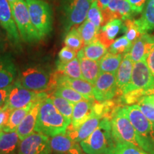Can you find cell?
Returning <instances> with one entry per match:
<instances>
[{
  "mask_svg": "<svg viewBox=\"0 0 154 154\" xmlns=\"http://www.w3.org/2000/svg\"><path fill=\"white\" fill-rule=\"evenodd\" d=\"M111 133L115 141L134 145L149 154H154L153 146L144 139L133 126L121 107L116 109L111 118Z\"/></svg>",
  "mask_w": 154,
  "mask_h": 154,
  "instance_id": "1",
  "label": "cell"
},
{
  "mask_svg": "<svg viewBox=\"0 0 154 154\" xmlns=\"http://www.w3.org/2000/svg\"><path fill=\"white\" fill-rule=\"evenodd\" d=\"M69 125L70 123L57 110L49 96L42 101L34 131L51 138L66 134Z\"/></svg>",
  "mask_w": 154,
  "mask_h": 154,
  "instance_id": "2",
  "label": "cell"
},
{
  "mask_svg": "<svg viewBox=\"0 0 154 154\" xmlns=\"http://www.w3.org/2000/svg\"><path fill=\"white\" fill-rule=\"evenodd\" d=\"M154 94V76L148 67L146 60L134 63L131 78L121 95L128 94L138 101L144 96Z\"/></svg>",
  "mask_w": 154,
  "mask_h": 154,
  "instance_id": "3",
  "label": "cell"
},
{
  "mask_svg": "<svg viewBox=\"0 0 154 154\" xmlns=\"http://www.w3.org/2000/svg\"><path fill=\"white\" fill-rule=\"evenodd\" d=\"M113 142L111 118L106 116L88 137L80 142V146L86 154H106Z\"/></svg>",
  "mask_w": 154,
  "mask_h": 154,
  "instance_id": "4",
  "label": "cell"
},
{
  "mask_svg": "<svg viewBox=\"0 0 154 154\" xmlns=\"http://www.w3.org/2000/svg\"><path fill=\"white\" fill-rule=\"evenodd\" d=\"M54 76L45 69L32 66L19 73L15 82L30 91L42 93L53 88Z\"/></svg>",
  "mask_w": 154,
  "mask_h": 154,
  "instance_id": "5",
  "label": "cell"
},
{
  "mask_svg": "<svg viewBox=\"0 0 154 154\" xmlns=\"http://www.w3.org/2000/svg\"><path fill=\"white\" fill-rule=\"evenodd\" d=\"M99 102L94 103L91 115L86 120L76 128L68 127L66 134L77 143H80L83 140L91 135L96 129L102 119L108 116L110 110V102Z\"/></svg>",
  "mask_w": 154,
  "mask_h": 154,
  "instance_id": "6",
  "label": "cell"
},
{
  "mask_svg": "<svg viewBox=\"0 0 154 154\" xmlns=\"http://www.w3.org/2000/svg\"><path fill=\"white\" fill-rule=\"evenodd\" d=\"M32 24L41 39L52 30V11L48 3L44 0H25Z\"/></svg>",
  "mask_w": 154,
  "mask_h": 154,
  "instance_id": "7",
  "label": "cell"
},
{
  "mask_svg": "<svg viewBox=\"0 0 154 154\" xmlns=\"http://www.w3.org/2000/svg\"><path fill=\"white\" fill-rule=\"evenodd\" d=\"M10 7L19 35L23 41L27 43H34L41 40L31 21L25 0H17Z\"/></svg>",
  "mask_w": 154,
  "mask_h": 154,
  "instance_id": "8",
  "label": "cell"
},
{
  "mask_svg": "<svg viewBox=\"0 0 154 154\" xmlns=\"http://www.w3.org/2000/svg\"><path fill=\"white\" fill-rule=\"evenodd\" d=\"M121 110L138 134L154 148V122L146 118L136 104L125 106Z\"/></svg>",
  "mask_w": 154,
  "mask_h": 154,
  "instance_id": "9",
  "label": "cell"
},
{
  "mask_svg": "<svg viewBox=\"0 0 154 154\" xmlns=\"http://www.w3.org/2000/svg\"><path fill=\"white\" fill-rule=\"evenodd\" d=\"M94 0H66L64 5L65 30L82 24L86 19L88 11Z\"/></svg>",
  "mask_w": 154,
  "mask_h": 154,
  "instance_id": "10",
  "label": "cell"
},
{
  "mask_svg": "<svg viewBox=\"0 0 154 154\" xmlns=\"http://www.w3.org/2000/svg\"><path fill=\"white\" fill-rule=\"evenodd\" d=\"M46 94H47L46 92L36 93L30 91L14 82L12 84V87L5 106L9 108L11 110L22 109L34 103Z\"/></svg>",
  "mask_w": 154,
  "mask_h": 154,
  "instance_id": "11",
  "label": "cell"
},
{
  "mask_svg": "<svg viewBox=\"0 0 154 154\" xmlns=\"http://www.w3.org/2000/svg\"><path fill=\"white\" fill-rule=\"evenodd\" d=\"M119 94L116 74L101 72L94 85V99L98 102L111 101Z\"/></svg>",
  "mask_w": 154,
  "mask_h": 154,
  "instance_id": "12",
  "label": "cell"
},
{
  "mask_svg": "<svg viewBox=\"0 0 154 154\" xmlns=\"http://www.w3.org/2000/svg\"><path fill=\"white\" fill-rule=\"evenodd\" d=\"M50 138L41 133L34 131L20 140L17 154H51Z\"/></svg>",
  "mask_w": 154,
  "mask_h": 154,
  "instance_id": "13",
  "label": "cell"
},
{
  "mask_svg": "<svg viewBox=\"0 0 154 154\" xmlns=\"http://www.w3.org/2000/svg\"><path fill=\"white\" fill-rule=\"evenodd\" d=\"M0 26L5 30L9 42L15 48H20V35L7 0H0Z\"/></svg>",
  "mask_w": 154,
  "mask_h": 154,
  "instance_id": "14",
  "label": "cell"
},
{
  "mask_svg": "<svg viewBox=\"0 0 154 154\" xmlns=\"http://www.w3.org/2000/svg\"><path fill=\"white\" fill-rule=\"evenodd\" d=\"M54 88L58 86H69L82 94L88 101H95L94 96V85L83 79H72L58 72V74L54 75Z\"/></svg>",
  "mask_w": 154,
  "mask_h": 154,
  "instance_id": "15",
  "label": "cell"
},
{
  "mask_svg": "<svg viewBox=\"0 0 154 154\" xmlns=\"http://www.w3.org/2000/svg\"><path fill=\"white\" fill-rule=\"evenodd\" d=\"M101 11L103 18V26L113 19L124 21L131 19L135 13L126 0H111L107 7Z\"/></svg>",
  "mask_w": 154,
  "mask_h": 154,
  "instance_id": "16",
  "label": "cell"
},
{
  "mask_svg": "<svg viewBox=\"0 0 154 154\" xmlns=\"http://www.w3.org/2000/svg\"><path fill=\"white\" fill-rule=\"evenodd\" d=\"M154 47V36L145 33L132 44L128 51L133 62L146 60Z\"/></svg>",
  "mask_w": 154,
  "mask_h": 154,
  "instance_id": "17",
  "label": "cell"
},
{
  "mask_svg": "<svg viewBox=\"0 0 154 154\" xmlns=\"http://www.w3.org/2000/svg\"><path fill=\"white\" fill-rule=\"evenodd\" d=\"M49 96L47 94L43 97L38 99L37 101L34 102L33 106L30 109L24 119H23L21 124L17 129V133L18 134L19 138L20 140L24 139L26 136L32 134L34 131V128H35L36 121H37L38 111H39L40 105H41L42 101Z\"/></svg>",
  "mask_w": 154,
  "mask_h": 154,
  "instance_id": "18",
  "label": "cell"
},
{
  "mask_svg": "<svg viewBox=\"0 0 154 154\" xmlns=\"http://www.w3.org/2000/svg\"><path fill=\"white\" fill-rule=\"evenodd\" d=\"M53 151L59 154H84L81 146L72 140L66 134H60L50 138Z\"/></svg>",
  "mask_w": 154,
  "mask_h": 154,
  "instance_id": "19",
  "label": "cell"
},
{
  "mask_svg": "<svg viewBox=\"0 0 154 154\" xmlns=\"http://www.w3.org/2000/svg\"><path fill=\"white\" fill-rule=\"evenodd\" d=\"M17 79V69L9 54L0 53V88L12 85Z\"/></svg>",
  "mask_w": 154,
  "mask_h": 154,
  "instance_id": "20",
  "label": "cell"
},
{
  "mask_svg": "<svg viewBox=\"0 0 154 154\" xmlns=\"http://www.w3.org/2000/svg\"><path fill=\"white\" fill-rule=\"evenodd\" d=\"M124 22L121 19H113L102 26L99 31L97 38L107 49L115 41L116 36L123 29Z\"/></svg>",
  "mask_w": 154,
  "mask_h": 154,
  "instance_id": "21",
  "label": "cell"
},
{
  "mask_svg": "<svg viewBox=\"0 0 154 154\" xmlns=\"http://www.w3.org/2000/svg\"><path fill=\"white\" fill-rule=\"evenodd\" d=\"M94 101L82 100L76 103L73 109L72 122L69 127L76 128L87 119L91 115Z\"/></svg>",
  "mask_w": 154,
  "mask_h": 154,
  "instance_id": "22",
  "label": "cell"
},
{
  "mask_svg": "<svg viewBox=\"0 0 154 154\" xmlns=\"http://www.w3.org/2000/svg\"><path fill=\"white\" fill-rule=\"evenodd\" d=\"M134 63L131 59L128 53L125 54L123 57L122 61H121L120 66H119L116 72V74L117 86H118L120 94L130 82L131 78L133 68H134Z\"/></svg>",
  "mask_w": 154,
  "mask_h": 154,
  "instance_id": "23",
  "label": "cell"
},
{
  "mask_svg": "<svg viewBox=\"0 0 154 154\" xmlns=\"http://www.w3.org/2000/svg\"><path fill=\"white\" fill-rule=\"evenodd\" d=\"M107 52V48L97 38L91 43L85 45L80 51H79L77 52V57H84L91 60L99 61Z\"/></svg>",
  "mask_w": 154,
  "mask_h": 154,
  "instance_id": "24",
  "label": "cell"
},
{
  "mask_svg": "<svg viewBox=\"0 0 154 154\" xmlns=\"http://www.w3.org/2000/svg\"><path fill=\"white\" fill-rule=\"evenodd\" d=\"M79 59L80 60L83 79L89 82L92 85H94L96 79L101 74L99 61L84 57H81Z\"/></svg>",
  "mask_w": 154,
  "mask_h": 154,
  "instance_id": "25",
  "label": "cell"
},
{
  "mask_svg": "<svg viewBox=\"0 0 154 154\" xmlns=\"http://www.w3.org/2000/svg\"><path fill=\"white\" fill-rule=\"evenodd\" d=\"M20 143L17 131L2 132L0 135V154H17Z\"/></svg>",
  "mask_w": 154,
  "mask_h": 154,
  "instance_id": "26",
  "label": "cell"
},
{
  "mask_svg": "<svg viewBox=\"0 0 154 154\" xmlns=\"http://www.w3.org/2000/svg\"><path fill=\"white\" fill-rule=\"evenodd\" d=\"M143 34L154 30V0H148L139 19H136Z\"/></svg>",
  "mask_w": 154,
  "mask_h": 154,
  "instance_id": "27",
  "label": "cell"
},
{
  "mask_svg": "<svg viewBox=\"0 0 154 154\" xmlns=\"http://www.w3.org/2000/svg\"><path fill=\"white\" fill-rule=\"evenodd\" d=\"M123 57V54H116L108 51L99 61L101 72L116 74L117 70L122 61Z\"/></svg>",
  "mask_w": 154,
  "mask_h": 154,
  "instance_id": "28",
  "label": "cell"
},
{
  "mask_svg": "<svg viewBox=\"0 0 154 154\" xmlns=\"http://www.w3.org/2000/svg\"><path fill=\"white\" fill-rule=\"evenodd\" d=\"M37 101V100H36ZM34 103H31L27 106L22 108V109H14L11 111V114L9 116V120L7 121V124L2 128L3 131L6 132H14L17 131V128H18L19 124H21L23 119L26 116L32 107L33 106Z\"/></svg>",
  "mask_w": 154,
  "mask_h": 154,
  "instance_id": "29",
  "label": "cell"
},
{
  "mask_svg": "<svg viewBox=\"0 0 154 154\" xmlns=\"http://www.w3.org/2000/svg\"><path fill=\"white\" fill-rule=\"evenodd\" d=\"M49 97L51 99L54 105L55 106L57 110L63 116L65 119L69 121V123L72 122V117L73 109H74V103H71L70 101H67L66 99H63L61 96H56L54 94H51Z\"/></svg>",
  "mask_w": 154,
  "mask_h": 154,
  "instance_id": "30",
  "label": "cell"
},
{
  "mask_svg": "<svg viewBox=\"0 0 154 154\" xmlns=\"http://www.w3.org/2000/svg\"><path fill=\"white\" fill-rule=\"evenodd\" d=\"M106 154H149L143 150L131 144L115 141L113 140Z\"/></svg>",
  "mask_w": 154,
  "mask_h": 154,
  "instance_id": "31",
  "label": "cell"
},
{
  "mask_svg": "<svg viewBox=\"0 0 154 154\" xmlns=\"http://www.w3.org/2000/svg\"><path fill=\"white\" fill-rule=\"evenodd\" d=\"M99 31L95 25L87 19H86L78 28V32L84 41V46L97 39Z\"/></svg>",
  "mask_w": 154,
  "mask_h": 154,
  "instance_id": "32",
  "label": "cell"
},
{
  "mask_svg": "<svg viewBox=\"0 0 154 154\" xmlns=\"http://www.w3.org/2000/svg\"><path fill=\"white\" fill-rule=\"evenodd\" d=\"M58 72L61 73L65 76L72 79H83L81 69L80 60L78 57H76L72 61L57 66Z\"/></svg>",
  "mask_w": 154,
  "mask_h": 154,
  "instance_id": "33",
  "label": "cell"
},
{
  "mask_svg": "<svg viewBox=\"0 0 154 154\" xmlns=\"http://www.w3.org/2000/svg\"><path fill=\"white\" fill-rule=\"evenodd\" d=\"M53 94L58 96H61V97L66 99L67 101H70L71 103H74V104L77 102L82 101V100H86L82 94L78 93L69 86H58L55 87L53 91Z\"/></svg>",
  "mask_w": 154,
  "mask_h": 154,
  "instance_id": "34",
  "label": "cell"
},
{
  "mask_svg": "<svg viewBox=\"0 0 154 154\" xmlns=\"http://www.w3.org/2000/svg\"><path fill=\"white\" fill-rule=\"evenodd\" d=\"M123 22V29L125 32V36L132 44L143 34L138 26L136 19H128Z\"/></svg>",
  "mask_w": 154,
  "mask_h": 154,
  "instance_id": "35",
  "label": "cell"
},
{
  "mask_svg": "<svg viewBox=\"0 0 154 154\" xmlns=\"http://www.w3.org/2000/svg\"><path fill=\"white\" fill-rule=\"evenodd\" d=\"M64 44L66 47L75 50L78 52L84 47V43L78 32V29L74 27L67 32L64 38Z\"/></svg>",
  "mask_w": 154,
  "mask_h": 154,
  "instance_id": "36",
  "label": "cell"
},
{
  "mask_svg": "<svg viewBox=\"0 0 154 154\" xmlns=\"http://www.w3.org/2000/svg\"><path fill=\"white\" fill-rule=\"evenodd\" d=\"M131 46L132 42H131L124 35L116 39L108 49V51L116 54L124 55L129 51Z\"/></svg>",
  "mask_w": 154,
  "mask_h": 154,
  "instance_id": "37",
  "label": "cell"
},
{
  "mask_svg": "<svg viewBox=\"0 0 154 154\" xmlns=\"http://www.w3.org/2000/svg\"><path fill=\"white\" fill-rule=\"evenodd\" d=\"M86 19L95 25L99 30H100V29L103 26V18L102 11L98 6L96 0H94L93 2L91 3L89 10L88 11Z\"/></svg>",
  "mask_w": 154,
  "mask_h": 154,
  "instance_id": "38",
  "label": "cell"
},
{
  "mask_svg": "<svg viewBox=\"0 0 154 154\" xmlns=\"http://www.w3.org/2000/svg\"><path fill=\"white\" fill-rule=\"evenodd\" d=\"M77 57V51L71 49L68 47H63L61 51H59L58 56V61L57 63V66L65 64V63L72 61Z\"/></svg>",
  "mask_w": 154,
  "mask_h": 154,
  "instance_id": "39",
  "label": "cell"
},
{
  "mask_svg": "<svg viewBox=\"0 0 154 154\" xmlns=\"http://www.w3.org/2000/svg\"><path fill=\"white\" fill-rule=\"evenodd\" d=\"M138 107L143 115L145 116L147 119H149L150 121L154 122V107L152 106L151 104L146 103V102L140 100L139 101L136 103Z\"/></svg>",
  "mask_w": 154,
  "mask_h": 154,
  "instance_id": "40",
  "label": "cell"
},
{
  "mask_svg": "<svg viewBox=\"0 0 154 154\" xmlns=\"http://www.w3.org/2000/svg\"><path fill=\"white\" fill-rule=\"evenodd\" d=\"M11 111H12L11 109L5 106L0 108V127L2 128V129L7 124Z\"/></svg>",
  "mask_w": 154,
  "mask_h": 154,
  "instance_id": "41",
  "label": "cell"
},
{
  "mask_svg": "<svg viewBox=\"0 0 154 154\" xmlns=\"http://www.w3.org/2000/svg\"><path fill=\"white\" fill-rule=\"evenodd\" d=\"M135 13H140L143 11L148 0H126Z\"/></svg>",
  "mask_w": 154,
  "mask_h": 154,
  "instance_id": "42",
  "label": "cell"
},
{
  "mask_svg": "<svg viewBox=\"0 0 154 154\" xmlns=\"http://www.w3.org/2000/svg\"><path fill=\"white\" fill-rule=\"evenodd\" d=\"M12 87V85L4 88H0V108L3 107L5 105L7 98Z\"/></svg>",
  "mask_w": 154,
  "mask_h": 154,
  "instance_id": "43",
  "label": "cell"
},
{
  "mask_svg": "<svg viewBox=\"0 0 154 154\" xmlns=\"http://www.w3.org/2000/svg\"><path fill=\"white\" fill-rule=\"evenodd\" d=\"M146 63H147L148 67L151 71V74L154 76V47L151 49V52L149 53L146 59Z\"/></svg>",
  "mask_w": 154,
  "mask_h": 154,
  "instance_id": "44",
  "label": "cell"
},
{
  "mask_svg": "<svg viewBox=\"0 0 154 154\" xmlns=\"http://www.w3.org/2000/svg\"><path fill=\"white\" fill-rule=\"evenodd\" d=\"M140 100L149 103V104H151L152 106L154 107V94H150V95L144 96L143 99H141Z\"/></svg>",
  "mask_w": 154,
  "mask_h": 154,
  "instance_id": "45",
  "label": "cell"
},
{
  "mask_svg": "<svg viewBox=\"0 0 154 154\" xmlns=\"http://www.w3.org/2000/svg\"><path fill=\"white\" fill-rule=\"evenodd\" d=\"M6 49V42L4 37L3 34L2 33L1 30H0V53H2L5 51Z\"/></svg>",
  "mask_w": 154,
  "mask_h": 154,
  "instance_id": "46",
  "label": "cell"
},
{
  "mask_svg": "<svg viewBox=\"0 0 154 154\" xmlns=\"http://www.w3.org/2000/svg\"><path fill=\"white\" fill-rule=\"evenodd\" d=\"M96 1H97L98 6H99V8L101 10H103L107 7L111 0H96Z\"/></svg>",
  "mask_w": 154,
  "mask_h": 154,
  "instance_id": "47",
  "label": "cell"
},
{
  "mask_svg": "<svg viewBox=\"0 0 154 154\" xmlns=\"http://www.w3.org/2000/svg\"><path fill=\"white\" fill-rule=\"evenodd\" d=\"M7 1L9 2V5H13V4H14V3L15 2L17 1V0H7Z\"/></svg>",
  "mask_w": 154,
  "mask_h": 154,
  "instance_id": "48",
  "label": "cell"
},
{
  "mask_svg": "<svg viewBox=\"0 0 154 154\" xmlns=\"http://www.w3.org/2000/svg\"><path fill=\"white\" fill-rule=\"evenodd\" d=\"M2 132V128H1V127H0V135H1Z\"/></svg>",
  "mask_w": 154,
  "mask_h": 154,
  "instance_id": "49",
  "label": "cell"
},
{
  "mask_svg": "<svg viewBox=\"0 0 154 154\" xmlns=\"http://www.w3.org/2000/svg\"></svg>",
  "mask_w": 154,
  "mask_h": 154,
  "instance_id": "50",
  "label": "cell"
}]
</instances>
